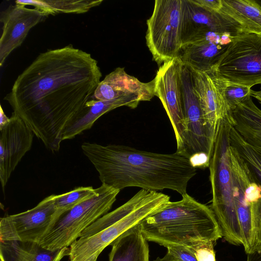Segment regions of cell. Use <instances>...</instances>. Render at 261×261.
Masks as SVG:
<instances>
[{"label": "cell", "instance_id": "cell-25", "mask_svg": "<svg viewBox=\"0 0 261 261\" xmlns=\"http://www.w3.org/2000/svg\"><path fill=\"white\" fill-rule=\"evenodd\" d=\"M218 79L226 103L231 112L238 104L251 97V88Z\"/></svg>", "mask_w": 261, "mask_h": 261}, {"label": "cell", "instance_id": "cell-14", "mask_svg": "<svg viewBox=\"0 0 261 261\" xmlns=\"http://www.w3.org/2000/svg\"><path fill=\"white\" fill-rule=\"evenodd\" d=\"M9 123L0 129V181L5 187L16 167L32 146V131L13 112Z\"/></svg>", "mask_w": 261, "mask_h": 261}, {"label": "cell", "instance_id": "cell-9", "mask_svg": "<svg viewBox=\"0 0 261 261\" xmlns=\"http://www.w3.org/2000/svg\"><path fill=\"white\" fill-rule=\"evenodd\" d=\"M181 82L186 125L182 154L189 158L196 168L207 167L215 141L205 125L191 71L184 64Z\"/></svg>", "mask_w": 261, "mask_h": 261}, {"label": "cell", "instance_id": "cell-19", "mask_svg": "<svg viewBox=\"0 0 261 261\" xmlns=\"http://www.w3.org/2000/svg\"><path fill=\"white\" fill-rule=\"evenodd\" d=\"M69 251V247L51 250L37 242L0 240L1 261H61Z\"/></svg>", "mask_w": 261, "mask_h": 261}, {"label": "cell", "instance_id": "cell-10", "mask_svg": "<svg viewBox=\"0 0 261 261\" xmlns=\"http://www.w3.org/2000/svg\"><path fill=\"white\" fill-rule=\"evenodd\" d=\"M60 216L51 195L32 209L1 218L0 240L39 243Z\"/></svg>", "mask_w": 261, "mask_h": 261}, {"label": "cell", "instance_id": "cell-6", "mask_svg": "<svg viewBox=\"0 0 261 261\" xmlns=\"http://www.w3.org/2000/svg\"><path fill=\"white\" fill-rule=\"evenodd\" d=\"M98 188L96 195L62 215L39 243L51 250L68 247L87 227L108 213L120 190L103 184Z\"/></svg>", "mask_w": 261, "mask_h": 261}, {"label": "cell", "instance_id": "cell-24", "mask_svg": "<svg viewBox=\"0 0 261 261\" xmlns=\"http://www.w3.org/2000/svg\"><path fill=\"white\" fill-rule=\"evenodd\" d=\"M98 188L92 187H80L68 192L55 195V204L61 216L77 204L95 196Z\"/></svg>", "mask_w": 261, "mask_h": 261}, {"label": "cell", "instance_id": "cell-13", "mask_svg": "<svg viewBox=\"0 0 261 261\" xmlns=\"http://www.w3.org/2000/svg\"><path fill=\"white\" fill-rule=\"evenodd\" d=\"M208 32H227L235 36L243 33L241 26L226 15L206 10L191 0H183L181 23L182 46Z\"/></svg>", "mask_w": 261, "mask_h": 261}, {"label": "cell", "instance_id": "cell-22", "mask_svg": "<svg viewBox=\"0 0 261 261\" xmlns=\"http://www.w3.org/2000/svg\"><path fill=\"white\" fill-rule=\"evenodd\" d=\"M102 2L103 0H17L15 4L33 6L48 16L60 13H85Z\"/></svg>", "mask_w": 261, "mask_h": 261}, {"label": "cell", "instance_id": "cell-11", "mask_svg": "<svg viewBox=\"0 0 261 261\" xmlns=\"http://www.w3.org/2000/svg\"><path fill=\"white\" fill-rule=\"evenodd\" d=\"M183 64L177 57L159 67L154 80V94L160 99L175 134L176 152L183 151L186 125L181 75Z\"/></svg>", "mask_w": 261, "mask_h": 261}, {"label": "cell", "instance_id": "cell-18", "mask_svg": "<svg viewBox=\"0 0 261 261\" xmlns=\"http://www.w3.org/2000/svg\"><path fill=\"white\" fill-rule=\"evenodd\" d=\"M141 101L140 97L134 95L107 101L91 99L87 102L84 112L66 129L62 140L72 139L84 131L90 129L100 116L110 111L122 106L135 109Z\"/></svg>", "mask_w": 261, "mask_h": 261}, {"label": "cell", "instance_id": "cell-30", "mask_svg": "<svg viewBox=\"0 0 261 261\" xmlns=\"http://www.w3.org/2000/svg\"><path fill=\"white\" fill-rule=\"evenodd\" d=\"M247 261H261V251L248 254Z\"/></svg>", "mask_w": 261, "mask_h": 261}, {"label": "cell", "instance_id": "cell-3", "mask_svg": "<svg viewBox=\"0 0 261 261\" xmlns=\"http://www.w3.org/2000/svg\"><path fill=\"white\" fill-rule=\"evenodd\" d=\"M177 201H169L145 218L139 227L147 241L166 247H188L222 237L216 217L208 206L186 193Z\"/></svg>", "mask_w": 261, "mask_h": 261}, {"label": "cell", "instance_id": "cell-5", "mask_svg": "<svg viewBox=\"0 0 261 261\" xmlns=\"http://www.w3.org/2000/svg\"><path fill=\"white\" fill-rule=\"evenodd\" d=\"M232 117L220 125L210 164L212 200L211 208L220 228L222 237L234 245L243 244L242 236L233 195V183L229 153V132Z\"/></svg>", "mask_w": 261, "mask_h": 261}, {"label": "cell", "instance_id": "cell-26", "mask_svg": "<svg viewBox=\"0 0 261 261\" xmlns=\"http://www.w3.org/2000/svg\"><path fill=\"white\" fill-rule=\"evenodd\" d=\"M213 243L203 242L189 248L194 253L197 261H216Z\"/></svg>", "mask_w": 261, "mask_h": 261}, {"label": "cell", "instance_id": "cell-20", "mask_svg": "<svg viewBox=\"0 0 261 261\" xmlns=\"http://www.w3.org/2000/svg\"><path fill=\"white\" fill-rule=\"evenodd\" d=\"M111 245L109 261H149L148 245L139 226L121 235Z\"/></svg>", "mask_w": 261, "mask_h": 261}, {"label": "cell", "instance_id": "cell-12", "mask_svg": "<svg viewBox=\"0 0 261 261\" xmlns=\"http://www.w3.org/2000/svg\"><path fill=\"white\" fill-rule=\"evenodd\" d=\"M188 68L205 125L215 141L220 125L224 120L231 116V112L226 103L219 80L213 72Z\"/></svg>", "mask_w": 261, "mask_h": 261}, {"label": "cell", "instance_id": "cell-32", "mask_svg": "<svg viewBox=\"0 0 261 261\" xmlns=\"http://www.w3.org/2000/svg\"><path fill=\"white\" fill-rule=\"evenodd\" d=\"M256 251H261V213L260 216L258 232V244L257 248Z\"/></svg>", "mask_w": 261, "mask_h": 261}, {"label": "cell", "instance_id": "cell-34", "mask_svg": "<svg viewBox=\"0 0 261 261\" xmlns=\"http://www.w3.org/2000/svg\"><path fill=\"white\" fill-rule=\"evenodd\" d=\"M99 254H94L92 256H91V257L87 261H97V259L98 258V257L99 256Z\"/></svg>", "mask_w": 261, "mask_h": 261}, {"label": "cell", "instance_id": "cell-28", "mask_svg": "<svg viewBox=\"0 0 261 261\" xmlns=\"http://www.w3.org/2000/svg\"><path fill=\"white\" fill-rule=\"evenodd\" d=\"M194 3L211 11L219 12L222 6V0H191Z\"/></svg>", "mask_w": 261, "mask_h": 261}, {"label": "cell", "instance_id": "cell-23", "mask_svg": "<svg viewBox=\"0 0 261 261\" xmlns=\"http://www.w3.org/2000/svg\"><path fill=\"white\" fill-rule=\"evenodd\" d=\"M229 143L238 152L261 184V148L246 142L232 125L229 135Z\"/></svg>", "mask_w": 261, "mask_h": 261}, {"label": "cell", "instance_id": "cell-27", "mask_svg": "<svg viewBox=\"0 0 261 261\" xmlns=\"http://www.w3.org/2000/svg\"><path fill=\"white\" fill-rule=\"evenodd\" d=\"M166 247L167 253L180 261H197L193 252L188 247L169 245Z\"/></svg>", "mask_w": 261, "mask_h": 261}, {"label": "cell", "instance_id": "cell-7", "mask_svg": "<svg viewBox=\"0 0 261 261\" xmlns=\"http://www.w3.org/2000/svg\"><path fill=\"white\" fill-rule=\"evenodd\" d=\"M183 0H156L146 21V42L160 67L179 57L182 46L181 23Z\"/></svg>", "mask_w": 261, "mask_h": 261}, {"label": "cell", "instance_id": "cell-31", "mask_svg": "<svg viewBox=\"0 0 261 261\" xmlns=\"http://www.w3.org/2000/svg\"><path fill=\"white\" fill-rule=\"evenodd\" d=\"M153 261H180L178 259L174 257L173 256L167 253L162 258L158 257Z\"/></svg>", "mask_w": 261, "mask_h": 261}, {"label": "cell", "instance_id": "cell-2", "mask_svg": "<svg viewBox=\"0 0 261 261\" xmlns=\"http://www.w3.org/2000/svg\"><path fill=\"white\" fill-rule=\"evenodd\" d=\"M81 148L102 184L119 190L130 187L156 192L169 189L182 195L197 173L191 160L176 151L159 153L90 142L83 143Z\"/></svg>", "mask_w": 261, "mask_h": 261}, {"label": "cell", "instance_id": "cell-21", "mask_svg": "<svg viewBox=\"0 0 261 261\" xmlns=\"http://www.w3.org/2000/svg\"><path fill=\"white\" fill-rule=\"evenodd\" d=\"M220 12L242 28L243 33L261 35V5L255 0H222Z\"/></svg>", "mask_w": 261, "mask_h": 261}, {"label": "cell", "instance_id": "cell-15", "mask_svg": "<svg viewBox=\"0 0 261 261\" xmlns=\"http://www.w3.org/2000/svg\"><path fill=\"white\" fill-rule=\"evenodd\" d=\"M47 17L39 9L16 4L10 5L1 13L0 20L3 24L0 39L1 67L9 55L21 45L30 30Z\"/></svg>", "mask_w": 261, "mask_h": 261}, {"label": "cell", "instance_id": "cell-16", "mask_svg": "<svg viewBox=\"0 0 261 261\" xmlns=\"http://www.w3.org/2000/svg\"><path fill=\"white\" fill-rule=\"evenodd\" d=\"M236 36L227 32H207L183 45L179 57L188 67L210 71Z\"/></svg>", "mask_w": 261, "mask_h": 261}, {"label": "cell", "instance_id": "cell-29", "mask_svg": "<svg viewBox=\"0 0 261 261\" xmlns=\"http://www.w3.org/2000/svg\"><path fill=\"white\" fill-rule=\"evenodd\" d=\"M10 121L9 118L5 114L2 106L0 108V129L7 125Z\"/></svg>", "mask_w": 261, "mask_h": 261}, {"label": "cell", "instance_id": "cell-1", "mask_svg": "<svg viewBox=\"0 0 261 261\" xmlns=\"http://www.w3.org/2000/svg\"><path fill=\"white\" fill-rule=\"evenodd\" d=\"M102 73L91 55L69 44L47 50L17 77L4 99L52 152L84 112Z\"/></svg>", "mask_w": 261, "mask_h": 261}, {"label": "cell", "instance_id": "cell-33", "mask_svg": "<svg viewBox=\"0 0 261 261\" xmlns=\"http://www.w3.org/2000/svg\"><path fill=\"white\" fill-rule=\"evenodd\" d=\"M250 96L256 99L261 103V88L258 91L251 90Z\"/></svg>", "mask_w": 261, "mask_h": 261}, {"label": "cell", "instance_id": "cell-17", "mask_svg": "<svg viewBox=\"0 0 261 261\" xmlns=\"http://www.w3.org/2000/svg\"><path fill=\"white\" fill-rule=\"evenodd\" d=\"M136 95L142 101H149L154 96V80L143 83L118 67L106 76L96 87L93 96L107 101L127 95Z\"/></svg>", "mask_w": 261, "mask_h": 261}, {"label": "cell", "instance_id": "cell-8", "mask_svg": "<svg viewBox=\"0 0 261 261\" xmlns=\"http://www.w3.org/2000/svg\"><path fill=\"white\" fill-rule=\"evenodd\" d=\"M211 71L222 80L251 87L261 85V35L234 37Z\"/></svg>", "mask_w": 261, "mask_h": 261}, {"label": "cell", "instance_id": "cell-4", "mask_svg": "<svg viewBox=\"0 0 261 261\" xmlns=\"http://www.w3.org/2000/svg\"><path fill=\"white\" fill-rule=\"evenodd\" d=\"M170 197L141 189L125 203L98 218L70 246L68 261H87L150 214L170 201Z\"/></svg>", "mask_w": 261, "mask_h": 261}]
</instances>
